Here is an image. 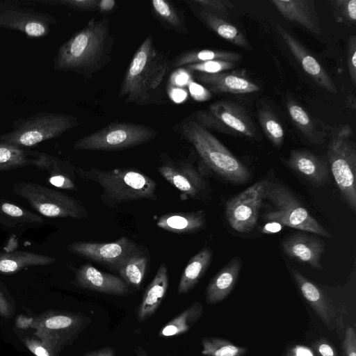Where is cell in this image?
Segmentation results:
<instances>
[{"mask_svg": "<svg viewBox=\"0 0 356 356\" xmlns=\"http://www.w3.org/2000/svg\"><path fill=\"white\" fill-rule=\"evenodd\" d=\"M90 321L80 313L48 312L34 318L31 327L38 339L58 355Z\"/></svg>", "mask_w": 356, "mask_h": 356, "instance_id": "cell-11", "label": "cell"}, {"mask_svg": "<svg viewBox=\"0 0 356 356\" xmlns=\"http://www.w3.org/2000/svg\"><path fill=\"white\" fill-rule=\"evenodd\" d=\"M13 314V306L8 297L6 289L0 282V316L8 318Z\"/></svg>", "mask_w": 356, "mask_h": 356, "instance_id": "cell-47", "label": "cell"}, {"mask_svg": "<svg viewBox=\"0 0 356 356\" xmlns=\"http://www.w3.org/2000/svg\"><path fill=\"white\" fill-rule=\"evenodd\" d=\"M79 124L74 115L42 111L14 120L12 129L0 134V140L20 147H33L43 141L56 138Z\"/></svg>", "mask_w": 356, "mask_h": 356, "instance_id": "cell-7", "label": "cell"}, {"mask_svg": "<svg viewBox=\"0 0 356 356\" xmlns=\"http://www.w3.org/2000/svg\"><path fill=\"white\" fill-rule=\"evenodd\" d=\"M277 30L305 72L323 89L337 93L334 83L318 60L283 26L277 24Z\"/></svg>", "mask_w": 356, "mask_h": 356, "instance_id": "cell-16", "label": "cell"}, {"mask_svg": "<svg viewBox=\"0 0 356 356\" xmlns=\"http://www.w3.org/2000/svg\"><path fill=\"white\" fill-rule=\"evenodd\" d=\"M242 267L239 257L232 258L209 282L206 289L208 304H216L224 300L234 289Z\"/></svg>", "mask_w": 356, "mask_h": 356, "instance_id": "cell-24", "label": "cell"}, {"mask_svg": "<svg viewBox=\"0 0 356 356\" xmlns=\"http://www.w3.org/2000/svg\"><path fill=\"white\" fill-rule=\"evenodd\" d=\"M75 282L79 287L105 294L125 296L129 293L127 284L122 279L102 272L88 263L76 270Z\"/></svg>", "mask_w": 356, "mask_h": 356, "instance_id": "cell-20", "label": "cell"}, {"mask_svg": "<svg viewBox=\"0 0 356 356\" xmlns=\"http://www.w3.org/2000/svg\"><path fill=\"white\" fill-rule=\"evenodd\" d=\"M137 248V244L127 236L113 242L76 241L66 248L74 254L108 266L115 270Z\"/></svg>", "mask_w": 356, "mask_h": 356, "instance_id": "cell-15", "label": "cell"}, {"mask_svg": "<svg viewBox=\"0 0 356 356\" xmlns=\"http://www.w3.org/2000/svg\"><path fill=\"white\" fill-rule=\"evenodd\" d=\"M13 191L25 199L38 213L49 218L83 219L88 212L76 199L60 191L31 182L13 186Z\"/></svg>", "mask_w": 356, "mask_h": 356, "instance_id": "cell-10", "label": "cell"}, {"mask_svg": "<svg viewBox=\"0 0 356 356\" xmlns=\"http://www.w3.org/2000/svg\"><path fill=\"white\" fill-rule=\"evenodd\" d=\"M204 313L202 304L195 301L188 308L168 321L158 334L159 337H171L188 332L202 317Z\"/></svg>", "mask_w": 356, "mask_h": 356, "instance_id": "cell-34", "label": "cell"}, {"mask_svg": "<svg viewBox=\"0 0 356 356\" xmlns=\"http://www.w3.org/2000/svg\"><path fill=\"white\" fill-rule=\"evenodd\" d=\"M289 356H314L312 352L302 346H296L290 352Z\"/></svg>", "mask_w": 356, "mask_h": 356, "instance_id": "cell-49", "label": "cell"}, {"mask_svg": "<svg viewBox=\"0 0 356 356\" xmlns=\"http://www.w3.org/2000/svg\"><path fill=\"white\" fill-rule=\"evenodd\" d=\"M191 118L208 130L252 140L259 138L245 108L231 101L215 102L207 108L194 112Z\"/></svg>", "mask_w": 356, "mask_h": 356, "instance_id": "cell-9", "label": "cell"}, {"mask_svg": "<svg viewBox=\"0 0 356 356\" xmlns=\"http://www.w3.org/2000/svg\"><path fill=\"white\" fill-rule=\"evenodd\" d=\"M20 6L40 4L42 6H65L70 9L89 12L97 10L99 0H15Z\"/></svg>", "mask_w": 356, "mask_h": 356, "instance_id": "cell-39", "label": "cell"}, {"mask_svg": "<svg viewBox=\"0 0 356 356\" xmlns=\"http://www.w3.org/2000/svg\"><path fill=\"white\" fill-rule=\"evenodd\" d=\"M261 129L271 144L280 148L284 142V131L278 118L268 105L263 104L258 111Z\"/></svg>", "mask_w": 356, "mask_h": 356, "instance_id": "cell-37", "label": "cell"}, {"mask_svg": "<svg viewBox=\"0 0 356 356\" xmlns=\"http://www.w3.org/2000/svg\"><path fill=\"white\" fill-rule=\"evenodd\" d=\"M312 346L317 356H337L334 348L325 338L315 341Z\"/></svg>", "mask_w": 356, "mask_h": 356, "instance_id": "cell-46", "label": "cell"}, {"mask_svg": "<svg viewBox=\"0 0 356 356\" xmlns=\"http://www.w3.org/2000/svg\"><path fill=\"white\" fill-rule=\"evenodd\" d=\"M155 129L140 124L113 122L74 142L76 150L118 151L132 148L154 140Z\"/></svg>", "mask_w": 356, "mask_h": 356, "instance_id": "cell-8", "label": "cell"}, {"mask_svg": "<svg viewBox=\"0 0 356 356\" xmlns=\"http://www.w3.org/2000/svg\"><path fill=\"white\" fill-rule=\"evenodd\" d=\"M178 129L181 137L193 147L204 171L234 184H243L251 180V170L209 130L191 117L183 120Z\"/></svg>", "mask_w": 356, "mask_h": 356, "instance_id": "cell-3", "label": "cell"}, {"mask_svg": "<svg viewBox=\"0 0 356 356\" xmlns=\"http://www.w3.org/2000/svg\"><path fill=\"white\" fill-rule=\"evenodd\" d=\"M288 113L300 131L312 143L321 145L325 142V132L323 126L317 124L307 111L293 99L286 100Z\"/></svg>", "mask_w": 356, "mask_h": 356, "instance_id": "cell-30", "label": "cell"}, {"mask_svg": "<svg viewBox=\"0 0 356 356\" xmlns=\"http://www.w3.org/2000/svg\"><path fill=\"white\" fill-rule=\"evenodd\" d=\"M170 60L159 51L149 34L134 54L124 73L119 97L140 106L163 104L165 102V79Z\"/></svg>", "mask_w": 356, "mask_h": 356, "instance_id": "cell-2", "label": "cell"}, {"mask_svg": "<svg viewBox=\"0 0 356 356\" xmlns=\"http://www.w3.org/2000/svg\"><path fill=\"white\" fill-rule=\"evenodd\" d=\"M57 23L54 16L20 6L15 0L0 1V28L42 38L49 35L51 26Z\"/></svg>", "mask_w": 356, "mask_h": 356, "instance_id": "cell-14", "label": "cell"}, {"mask_svg": "<svg viewBox=\"0 0 356 356\" xmlns=\"http://www.w3.org/2000/svg\"><path fill=\"white\" fill-rule=\"evenodd\" d=\"M32 159L22 147L0 140V172L31 165Z\"/></svg>", "mask_w": 356, "mask_h": 356, "instance_id": "cell-36", "label": "cell"}, {"mask_svg": "<svg viewBox=\"0 0 356 356\" xmlns=\"http://www.w3.org/2000/svg\"><path fill=\"white\" fill-rule=\"evenodd\" d=\"M117 6L115 0H99L97 11L102 13H108L113 11Z\"/></svg>", "mask_w": 356, "mask_h": 356, "instance_id": "cell-48", "label": "cell"}, {"mask_svg": "<svg viewBox=\"0 0 356 356\" xmlns=\"http://www.w3.org/2000/svg\"><path fill=\"white\" fill-rule=\"evenodd\" d=\"M158 227L175 234H191L200 232L206 226V213L202 210L168 213L160 216Z\"/></svg>", "mask_w": 356, "mask_h": 356, "instance_id": "cell-27", "label": "cell"}, {"mask_svg": "<svg viewBox=\"0 0 356 356\" xmlns=\"http://www.w3.org/2000/svg\"><path fill=\"white\" fill-rule=\"evenodd\" d=\"M168 284V268L163 261L147 286L138 307L136 318L138 322L145 321L156 312L165 296Z\"/></svg>", "mask_w": 356, "mask_h": 356, "instance_id": "cell-26", "label": "cell"}, {"mask_svg": "<svg viewBox=\"0 0 356 356\" xmlns=\"http://www.w3.org/2000/svg\"><path fill=\"white\" fill-rule=\"evenodd\" d=\"M44 218L5 200H0V224L9 229H25L42 226Z\"/></svg>", "mask_w": 356, "mask_h": 356, "instance_id": "cell-28", "label": "cell"}, {"mask_svg": "<svg viewBox=\"0 0 356 356\" xmlns=\"http://www.w3.org/2000/svg\"><path fill=\"white\" fill-rule=\"evenodd\" d=\"M195 78L214 93L247 94L260 90L259 86L256 83L236 72H195Z\"/></svg>", "mask_w": 356, "mask_h": 356, "instance_id": "cell-22", "label": "cell"}, {"mask_svg": "<svg viewBox=\"0 0 356 356\" xmlns=\"http://www.w3.org/2000/svg\"><path fill=\"white\" fill-rule=\"evenodd\" d=\"M268 181L259 180L227 200L225 216L236 232L248 233L257 225Z\"/></svg>", "mask_w": 356, "mask_h": 356, "instance_id": "cell-13", "label": "cell"}, {"mask_svg": "<svg viewBox=\"0 0 356 356\" xmlns=\"http://www.w3.org/2000/svg\"><path fill=\"white\" fill-rule=\"evenodd\" d=\"M347 64L350 80L356 84V38L349 37L347 44Z\"/></svg>", "mask_w": 356, "mask_h": 356, "instance_id": "cell-44", "label": "cell"}, {"mask_svg": "<svg viewBox=\"0 0 356 356\" xmlns=\"http://www.w3.org/2000/svg\"><path fill=\"white\" fill-rule=\"evenodd\" d=\"M80 177L97 184L102 202L110 208L136 200L157 199L156 184L149 176L133 168L105 170L96 168L76 169Z\"/></svg>", "mask_w": 356, "mask_h": 356, "instance_id": "cell-4", "label": "cell"}, {"mask_svg": "<svg viewBox=\"0 0 356 356\" xmlns=\"http://www.w3.org/2000/svg\"><path fill=\"white\" fill-rule=\"evenodd\" d=\"M270 2L285 19L299 24L316 35L321 34L314 0H272Z\"/></svg>", "mask_w": 356, "mask_h": 356, "instance_id": "cell-23", "label": "cell"}, {"mask_svg": "<svg viewBox=\"0 0 356 356\" xmlns=\"http://www.w3.org/2000/svg\"><path fill=\"white\" fill-rule=\"evenodd\" d=\"M158 172L181 193L182 200L193 199L202 202L209 197L208 182L202 172L186 159H177L162 154Z\"/></svg>", "mask_w": 356, "mask_h": 356, "instance_id": "cell-12", "label": "cell"}, {"mask_svg": "<svg viewBox=\"0 0 356 356\" xmlns=\"http://www.w3.org/2000/svg\"><path fill=\"white\" fill-rule=\"evenodd\" d=\"M147 264V256L138 248L120 264L116 270L127 284L139 288L143 283Z\"/></svg>", "mask_w": 356, "mask_h": 356, "instance_id": "cell-35", "label": "cell"}, {"mask_svg": "<svg viewBox=\"0 0 356 356\" xmlns=\"http://www.w3.org/2000/svg\"><path fill=\"white\" fill-rule=\"evenodd\" d=\"M188 5L196 17L218 36L247 51L252 49L245 35L223 17L192 4Z\"/></svg>", "mask_w": 356, "mask_h": 356, "instance_id": "cell-25", "label": "cell"}, {"mask_svg": "<svg viewBox=\"0 0 356 356\" xmlns=\"http://www.w3.org/2000/svg\"><path fill=\"white\" fill-rule=\"evenodd\" d=\"M290 272L302 297L318 317L327 329L334 330L337 323V309L331 300L316 284L298 270L291 268Z\"/></svg>", "mask_w": 356, "mask_h": 356, "instance_id": "cell-19", "label": "cell"}, {"mask_svg": "<svg viewBox=\"0 0 356 356\" xmlns=\"http://www.w3.org/2000/svg\"><path fill=\"white\" fill-rule=\"evenodd\" d=\"M31 156V165L48 173V182L58 188L74 191L76 189L74 183V166L65 161L46 153L37 151L28 152Z\"/></svg>", "mask_w": 356, "mask_h": 356, "instance_id": "cell-21", "label": "cell"}, {"mask_svg": "<svg viewBox=\"0 0 356 356\" xmlns=\"http://www.w3.org/2000/svg\"><path fill=\"white\" fill-rule=\"evenodd\" d=\"M56 259L29 251L0 252V273L13 274L22 268L36 266H48Z\"/></svg>", "mask_w": 356, "mask_h": 356, "instance_id": "cell-32", "label": "cell"}, {"mask_svg": "<svg viewBox=\"0 0 356 356\" xmlns=\"http://www.w3.org/2000/svg\"><path fill=\"white\" fill-rule=\"evenodd\" d=\"M241 54L219 49H191L184 51L170 60V68L185 67L187 65L213 60L235 63L241 60Z\"/></svg>", "mask_w": 356, "mask_h": 356, "instance_id": "cell-31", "label": "cell"}, {"mask_svg": "<svg viewBox=\"0 0 356 356\" xmlns=\"http://www.w3.org/2000/svg\"><path fill=\"white\" fill-rule=\"evenodd\" d=\"M24 343L35 356H58L49 346L39 339L26 338Z\"/></svg>", "mask_w": 356, "mask_h": 356, "instance_id": "cell-43", "label": "cell"}, {"mask_svg": "<svg viewBox=\"0 0 356 356\" xmlns=\"http://www.w3.org/2000/svg\"><path fill=\"white\" fill-rule=\"evenodd\" d=\"M235 67L234 63L224 60H213L200 63L192 64L185 67L191 72H200L206 74H216Z\"/></svg>", "mask_w": 356, "mask_h": 356, "instance_id": "cell-41", "label": "cell"}, {"mask_svg": "<svg viewBox=\"0 0 356 356\" xmlns=\"http://www.w3.org/2000/svg\"><path fill=\"white\" fill-rule=\"evenodd\" d=\"M264 201L268 208L264 220L330 238V233L312 216L300 200L284 184L268 181Z\"/></svg>", "mask_w": 356, "mask_h": 356, "instance_id": "cell-5", "label": "cell"}, {"mask_svg": "<svg viewBox=\"0 0 356 356\" xmlns=\"http://www.w3.org/2000/svg\"><path fill=\"white\" fill-rule=\"evenodd\" d=\"M212 257V250L206 245L191 258L179 280L178 294L187 293L195 286L209 266Z\"/></svg>", "mask_w": 356, "mask_h": 356, "instance_id": "cell-29", "label": "cell"}, {"mask_svg": "<svg viewBox=\"0 0 356 356\" xmlns=\"http://www.w3.org/2000/svg\"><path fill=\"white\" fill-rule=\"evenodd\" d=\"M202 354L204 356H245L248 350L219 337H204L201 339Z\"/></svg>", "mask_w": 356, "mask_h": 356, "instance_id": "cell-38", "label": "cell"}, {"mask_svg": "<svg viewBox=\"0 0 356 356\" xmlns=\"http://www.w3.org/2000/svg\"><path fill=\"white\" fill-rule=\"evenodd\" d=\"M188 3L214 13L220 16H227L229 10L234 8L228 0H188Z\"/></svg>", "mask_w": 356, "mask_h": 356, "instance_id": "cell-42", "label": "cell"}, {"mask_svg": "<svg viewBox=\"0 0 356 356\" xmlns=\"http://www.w3.org/2000/svg\"><path fill=\"white\" fill-rule=\"evenodd\" d=\"M350 99L348 98L347 104L352 107L353 109L355 108V97H353V99H351V95L349 97Z\"/></svg>", "mask_w": 356, "mask_h": 356, "instance_id": "cell-52", "label": "cell"}, {"mask_svg": "<svg viewBox=\"0 0 356 356\" xmlns=\"http://www.w3.org/2000/svg\"><path fill=\"white\" fill-rule=\"evenodd\" d=\"M336 20L348 25L355 24L356 0H334L332 1Z\"/></svg>", "mask_w": 356, "mask_h": 356, "instance_id": "cell-40", "label": "cell"}, {"mask_svg": "<svg viewBox=\"0 0 356 356\" xmlns=\"http://www.w3.org/2000/svg\"><path fill=\"white\" fill-rule=\"evenodd\" d=\"M151 8L153 15L161 25L180 34H187L188 30L184 12L166 0H152Z\"/></svg>", "mask_w": 356, "mask_h": 356, "instance_id": "cell-33", "label": "cell"}, {"mask_svg": "<svg viewBox=\"0 0 356 356\" xmlns=\"http://www.w3.org/2000/svg\"><path fill=\"white\" fill-rule=\"evenodd\" d=\"M288 168L313 186L326 184L330 175L328 163L312 152L305 149H292L287 159H282Z\"/></svg>", "mask_w": 356, "mask_h": 356, "instance_id": "cell-17", "label": "cell"}, {"mask_svg": "<svg viewBox=\"0 0 356 356\" xmlns=\"http://www.w3.org/2000/svg\"><path fill=\"white\" fill-rule=\"evenodd\" d=\"M348 124L336 127L327 147L328 165L341 195L354 212L356 210V148Z\"/></svg>", "mask_w": 356, "mask_h": 356, "instance_id": "cell-6", "label": "cell"}, {"mask_svg": "<svg viewBox=\"0 0 356 356\" xmlns=\"http://www.w3.org/2000/svg\"><path fill=\"white\" fill-rule=\"evenodd\" d=\"M344 356H356V334L353 327H348L343 341Z\"/></svg>", "mask_w": 356, "mask_h": 356, "instance_id": "cell-45", "label": "cell"}, {"mask_svg": "<svg viewBox=\"0 0 356 356\" xmlns=\"http://www.w3.org/2000/svg\"><path fill=\"white\" fill-rule=\"evenodd\" d=\"M84 356H116L114 350L109 347L86 353Z\"/></svg>", "mask_w": 356, "mask_h": 356, "instance_id": "cell-50", "label": "cell"}, {"mask_svg": "<svg viewBox=\"0 0 356 356\" xmlns=\"http://www.w3.org/2000/svg\"><path fill=\"white\" fill-rule=\"evenodd\" d=\"M134 352L137 356H151L140 346L135 348Z\"/></svg>", "mask_w": 356, "mask_h": 356, "instance_id": "cell-51", "label": "cell"}, {"mask_svg": "<svg viewBox=\"0 0 356 356\" xmlns=\"http://www.w3.org/2000/svg\"><path fill=\"white\" fill-rule=\"evenodd\" d=\"M284 254L316 270L323 269L321 259L325 252V243L321 238L305 233H294L281 242Z\"/></svg>", "mask_w": 356, "mask_h": 356, "instance_id": "cell-18", "label": "cell"}, {"mask_svg": "<svg viewBox=\"0 0 356 356\" xmlns=\"http://www.w3.org/2000/svg\"><path fill=\"white\" fill-rule=\"evenodd\" d=\"M114 41L110 18H92L59 47L54 68L90 79L111 60Z\"/></svg>", "mask_w": 356, "mask_h": 356, "instance_id": "cell-1", "label": "cell"}]
</instances>
